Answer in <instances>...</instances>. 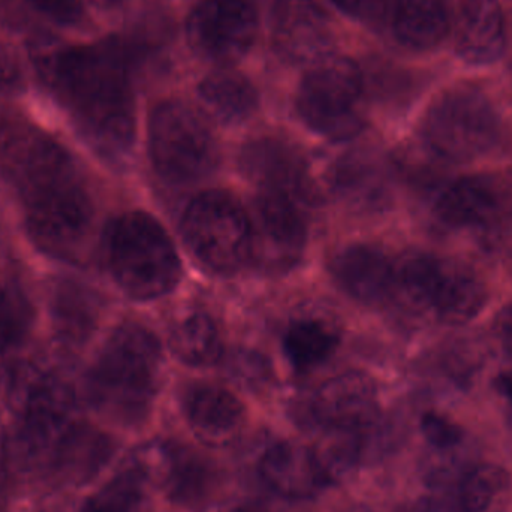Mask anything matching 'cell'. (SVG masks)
<instances>
[{
    "instance_id": "1",
    "label": "cell",
    "mask_w": 512,
    "mask_h": 512,
    "mask_svg": "<svg viewBox=\"0 0 512 512\" xmlns=\"http://www.w3.org/2000/svg\"><path fill=\"white\" fill-rule=\"evenodd\" d=\"M39 69L87 146L105 161L123 164L137 138L129 48L116 39L63 48L44 56Z\"/></svg>"
},
{
    "instance_id": "2",
    "label": "cell",
    "mask_w": 512,
    "mask_h": 512,
    "mask_svg": "<svg viewBox=\"0 0 512 512\" xmlns=\"http://www.w3.org/2000/svg\"><path fill=\"white\" fill-rule=\"evenodd\" d=\"M161 364L158 337L143 325L125 322L111 331L87 372V400L114 423H143L155 400Z\"/></svg>"
},
{
    "instance_id": "3",
    "label": "cell",
    "mask_w": 512,
    "mask_h": 512,
    "mask_svg": "<svg viewBox=\"0 0 512 512\" xmlns=\"http://www.w3.org/2000/svg\"><path fill=\"white\" fill-rule=\"evenodd\" d=\"M14 189L33 243L57 258L75 255L92 231L95 204L72 156L47 162Z\"/></svg>"
},
{
    "instance_id": "4",
    "label": "cell",
    "mask_w": 512,
    "mask_h": 512,
    "mask_svg": "<svg viewBox=\"0 0 512 512\" xmlns=\"http://www.w3.org/2000/svg\"><path fill=\"white\" fill-rule=\"evenodd\" d=\"M105 259L116 285L134 300H159L182 279L176 245L146 212L123 213L111 222L105 233Z\"/></svg>"
},
{
    "instance_id": "5",
    "label": "cell",
    "mask_w": 512,
    "mask_h": 512,
    "mask_svg": "<svg viewBox=\"0 0 512 512\" xmlns=\"http://www.w3.org/2000/svg\"><path fill=\"white\" fill-rule=\"evenodd\" d=\"M149 155L162 182L191 186L209 179L221 162L206 119L182 101L156 105L149 120Z\"/></svg>"
},
{
    "instance_id": "6",
    "label": "cell",
    "mask_w": 512,
    "mask_h": 512,
    "mask_svg": "<svg viewBox=\"0 0 512 512\" xmlns=\"http://www.w3.org/2000/svg\"><path fill=\"white\" fill-rule=\"evenodd\" d=\"M363 98V75L357 63L348 57L327 56L304 74L295 108L315 134L342 143L364 129Z\"/></svg>"
},
{
    "instance_id": "7",
    "label": "cell",
    "mask_w": 512,
    "mask_h": 512,
    "mask_svg": "<svg viewBox=\"0 0 512 512\" xmlns=\"http://www.w3.org/2000/svg\"><path fill=\"white\" fill-rule=\"evenodd\" d=\"M182 234L192 255L213 273L233 276L251 262V218L228 192L197 195L183 215Z\"/></svg>"
},
{
    "instance_id": "8",
    "label": "cell",
    "mask_w": 512,
    "mask_h": 512,
    "mask_svg": "<svg viewBox=\"0 0 512 512\" xmlns=\"http://www.w3.org/2000/svg\"><path fill=\"white\" fill-rule=\"evenodd\" d=\"M423 135L429 149L444 161L471 162L498 144L501 122L480 90L460 86L433 101L424 117Z\"/></svg>"
},
{
    "instance_id": "9",
    "label": "cell",
    "mask_w": 512,
    "mask_h": 512,
    "mask_svg": "<svg viewBox=\"0 0 512 512\" xmlns=\"http://www.w3.org/2000/svg\"><path fill=\"white\" fill-rule=\"evenodd\" d=\"M251 262L265 274L288 273L303 259L307 246L304 209L291 198L258 192L251 212Z\"/></svg>"
},
{
    "instance_id": "10",
    "label": "cell",
    "mask_w": 512,
    "mask_h": 512,
    "mask_svg": "<svg viewBox=\"0 0 512 512\" xmlns=\"http://www.w3.org/2000/svg\"><path fill=\"white\" fill-rule=\"evenodd\" d=\"M258 35V17L246 0H204L186 21V36L192 50L230 68L251 51Z\"/></svg>"
},
{
    "instance_id": "11",
    "label": "cell",
    "mask_w": 512,
    "mask_h": 512,
    "mask_svg": "<svg viewBox=\"0 0 512 512\" xmlns=\"http://www.w3.org/2000/svg\"><path fill=\"white\" fill-rule=\"evenodd\" d=\"M239 167L259 192L291 198L303 209H310L318 201L306 159L286 141L273 137L249 141L240 152Z\"/></svg>"
},
{
    "instance_id": "12",
    "label": "cell",
    "mask_w": 512,
    "mask_h": 512,
    "mask_svg": "<svg viewBox=\"0 0 512 512\" xmlns=\"http://www.w3.org/2000/svg\"><path fill=\"white\" fill-rule=\"evenodd\" d=\"M277 53L291 62H318L333 45L330 18L313 0H279L271 15Z\"/></svg>"
},
{
    "instance_id": "13",
    "label": "cell",
    "mask_w": 512,
    "mask_h": 512,
    "mask_svg": "<svg viewBox=\"0 0 512 512\" xmlns=\"http://www.w3.org/2000/svg\"><path fill=\"white\" fill-rule=\"evenodd\" d=\"M309 414L324 429L369 430L376 420L375 385L360 372L334 376L313 394Z\"/></svg>"
},
{
    "instance_id": "14",
    "label": "cell",
    "mask_w": 512,
    "mask_h": 512,
    "mask_svg": "<svg viewBox=\"0 0 512 512\" xmlns=\"http://www.w3.org/2000/svg\"><path fill=\"white\" fill-rule=\"evenodd\" d=\"M158 472L162 490L174 504L189 510L206 507L221 487V472L209 457L189 447H159Z\"/></svg>"
},
{
    "instance_id": "15",
    "label": "cell",
    "mask_w": 512,
    "mask_h": 512,
    "mask_svg": "<svg viewBox=\"0 0 512 512\" xmlns=\"http://www.w3.org/2000/svg\"><path fill=\"white\" fill-rule=\"evenodd\" d=\"M331 273L342 291L363 306H381L393 297L396 264L373 246L343 249L333 259Z\"/></svg>"
},
{
    "instance_id": "16",
    "label": "cell",
    "mask_w": 512,
    "mask_h": 512,
    "mask_svg": "<svg viewBox=\"0 0 512 512\" xmlns=\"http://www.w3.org/2000/svg\"><path fill=\"white\" fill-rule=\"evenodd\" d=\"M331 188L348 209L378 213L391 201L390 176L381 159L366 150H355L337 159L331 170Z\"/></svg>"
},
{
    "instance_id": "17",
    "label": "cell",
    "mask_w": 512,
    "mask_h": 512,
    "mask_svg": "<svg viewBox=\"0 0 512 512\" xmlns=\"http://www.w3.org/2000/svg\"><path fill=\"white\" fill-rule=\"evenodd\" d=\"M259 475L271 492L286 499H307L328 481L312 448L294 442L273 445L259 462Z\"/></svg>"
},
{
    "instance_id": "18",
    "label": "cell",
    "mask_w": 512,
    "mask_h": 512,
    "mask_svg": "<svg viewBox=\"0 0 512 512\" xmlns=\"http://www.w3.org/2000/svg\"><path fill=\"white\" fill-rule=\"evenodd\" d=\"M113 453L110 436L77 420L57 439L47 459L66 483L83 484L101 472Z\"/></svg>"
},
{
    "instance_id": "19",
    "label": "cell",
    "mask_w": 512,
    "mask_h": 512,
    "mask_svg": "<svg viewBox=\"0 0 512 512\" xmlns=\"http://www.w3.org/2000/svg\"><path fill=\"white\" fill-rule=\"evenodd\" d=\"M489 300V289L471 268L439 259L433 285L430 313L448 325L468 324L477 318Z\"/></svg>"
},
{
    "instance_id": "20",
    "label": "cell",
    "mask_w": 512,
    "mask_h": 512,
    "mask_svg": "<svg viewBox=\"0 0 512 512\" xmlns=\"http://www.w3.org/2000/svg\"><path fill=\"white\" fill-rule=\"evenodd\" d=\"M505 18L498 0H466L456 23V51L472 65H489L504 54Z\"/></svg>"
},
{
    "instance_id": "21",
    "label": "cell",
    "mask_w": 512,
    "mask_h": 512,
    "mask_svg": "<svg viewBox=\"0 0 512 512\" xmlns=\"http://www.w3.org/2000/svg\"><path fill=\"white\" fill-rule=\"evenodd\" d=\"M501 197L483 177H462L444 189L435 203V215L453 228L478 227L498 213Z\"/></svg>"
},
{
    "instance_id": "22",
    "label": "cell",
    "mask_w": 512,
    "mask_h": 512,
    "mask_svg": "<svg viewBox=\"0 0 512 512\" xmlns=\"http://www.w3.org/2000/svg\"><path fill=\"white\" fill-rule=\"evenodd\" d=\"M189 424L200 435L219 439L236 432L245 420V406L227 388L216 384H195L183 397Z\"/></svg>"
},
{
    "instance_id": "23",
    "label": "cell",
    "mask_w": 512,
    "mask_h": 512,
    "mask_svg": "<svg viewBox=\"0 0 512 512\" xmlns=\"http://www.w3.org/2000/svg\"><path fill=\"white\" fill-rule=\"evenodd\" d=\"M198 96L204 110L222 125H242L254 116L258 108V93L254 84L230 68H221L207 75Z\"/></svg>"
},
{
    "instance_id": "24",
    "label": "cell",
    "mask_w": 512,
    "mask_h": 512,
    "mask_svg": "<svg viewBox=\"0 0 512 512\" xmlns=\"http://www.w3.org/2000/svg\"><path fill=\"white\" fill-rule=\"evenodd\" d=\"M390 21L405 47L430 50L450 32V8L447 0H397Z\"/></svg>"
},
{
    "instance_id": "25",
    "label": "cell",
    "mask_w": 512,
    "mask_h": 512,
    "mask_svg": "<svg viewBox=\"0 0 512 512\" xmlns=\"http://www.w3.org/2000/svg\"><path fill=\"white\" fill-rule=\"evenodd\" d=\"M511 501V475L495 463L469 466L454 484L456 512H507Z\"/></svg>"
},
{
    "instance_id": "26",
    "label": "cell",
    "mask_w": 512,
    "mask_h": 512,
    "mask_svg": "<svg viewBox=\"0 0 512 512\" xmlns=\"http://www.w3.org/2000/svg\"><path fill=\"white\" fill-rule=\"evenodd\" d=\"M171 351L182 363L207 367L219 363L224 355V340L213 316L195 310L180 318L171 328Z\"/></svg>"
},
{
    "instance_id": "27",
    "label": "cell",
    "mask_w": 512,
    "mask_h": 512,
    "mask_svg": "<svg viewBox=\"0 0 512 512\" xmlns=\"http://www.w3.org/2000/svg\"><path fill=\"white\" fill-rule=\"evenodd\" d=\"M339 342V334L327 322L301 319L286 331L283 349L297 372H307L327 361Z\"/></svg>"
},
{
    "instance_id": "28",
    "label": "cell",
    "mask_w": 512,
    "mask_h": 512,
    "mask_svg": "<svg viewBox=\"0 0 512 512\" xmlns=\"http://www.w3.org/2000/svg\"><path fill=\"white\" fill-rule=\"evenodd\" d=\"M367 430L324 429V435L312 447L328 484L351 474L363 457Z\"/></svg>"
},
{
    "instance_id": "29",
    "label": "cell",
    "mask_w": 512,
    "mask_h": 512,
    "mask_svg": "<svg viewBox=\"0 0 512 512\" xmlns=\"http://www.w3.org/2000/svg\"><path fill=\"white\" fill-rule=\"evenodd\" d=\"M143 466L123 469L86 499L80 512H134L144 495Z\"/></svg>"
},
{
    "instance_id": "30",
    "label": "cell",
    "mask_w": 512,
    "mask_h": 512,
    "mask_svg": "<svg viewBox=\"0 0 512 512\" xmlns=\"http://www.w3.org/2000/svg\"><path fill=\"white\" fill-rule=\"evenodd\" d=\"M35 309L26 292L14 283L0 280V351L18 348L29 336Z\"/></svg>"
},
{
    "instance_id": "31",
    "label": "cell",
    "mask_w": 512,
    "mask_h": 512,
    "mask_svg": "<svg viewBox=\"0 0 512 512\" xmlns=\"http://www.w3.org/2000/svg\"><path fill=\"white\" fill-rule=\"evenodd\" d=\"M54 316L66 339L81 342L95 327V304L78 286L63 285L54 295Z\"/></svg>"
},
{
    "instance_id": "32",
    "label": "cell",
    "mask_w": 512,
    "mask_h": 512,
    "mask_svg": "<svg viewBox=\"0 0 512 512\" xmlns=\"http://www.w3.org/2000/svg\"><path fill=\"white\" fill-rule=\"evenodd\" d=\"M230 372L236 381L248 388L262 387L270 381V364L255 351H237L230 358Z\"/></svg>"
},
{
    "instance_id": "33",
    "label": "cell",
    "mask_w": 512,
    "mask_h": 512,
    "mask_svg": "<svg viewBox=\"0 0 512 512\" xmlns=\"http://www.w3.org/2000/svg\"><path fill=\"white\" fill-rule=\"evenodd\" d=\"M345 14L363 21L379 24L391 20L397 0H331Z\"/></svg>"
},
{
    "instance_id": "34",
    "label": "cell",
    "mask_w": 512,
    "mask_h": 512,
    "mask_svg": "<svg viewBox=\"0 0 512 512\" xmlns=\"http://www.w3.org/2000/svg\"><path fill=\"white\" fill-rule=\"evenodd\" d=\"M423 432L426 438L441 450L453 448L462 438V432L451 421L435 414H427L423 418Z\"/></svg>"
},
{
    "instance_id": "35",
    "label": "cell",
    "mask_w": 512,
    "mask_h": 512,
    "mask_svg": "<svg viewBox=\"0 0 512 512\" xmlns=\"http://www.w3.org/2000/svg\"><path fill=\"white\" fill-rule=\"evenodd\" d=\"M29 2L59 23H77L83 15L81 0H29Z\"/></svg>"
},
{
    "instance_id": "36",
    "label": "cell",
    "mask_w": 512,
    "mask_h": 512,
    "mask_svg": "<svg viewBox=\"0 0 512 512\" xmlns=\"http://www.w3.org/2000/svg\"><path fill=\"white\" fill-rule=\"evenodd\" d=\"M21 81V68L14 54L0 42V93L17 89Z\"/></svg>"
},
{
    "instance_id": "37",
    "label": "cell",
    "mask_w": 512,
    "mask_h": 512,
    "mask_svg": "<svg viewBox=\"0 0 512 512\" xmlns=\"http://www.w3.org/2000/svg\"><path fill=\"white\" fill-rule=\"evenodd\" d=\"M496 336L501 340L502 346L505 351L512 354V303L499 312L496 318Z\"/></svg>"
},
{
    "instance_id": "38",
    "label": "cell",
    "mask_w": 512,
    "mask_h": 512,
    "mask_svg": "<svg viewBox=\"0 0 512 512\" xmlns=\"http://www.w3.org/2000/svg\"><path fill=\"white\" fill-rule=\"evenodd\" d=\"M6 457H8V438H6L5 429H3L2 423H0V472L3 471Z\"/></svg>"
},
{
    "instance_id": "39",
    "label": "cell",
    "mask_w": 512,
    "mask_h": 512,
    "mask_svg": "<svg viewBox=\"0 0 512 512\" xmlns=\"http://www.w3.org/2000/svg\"><path fill=\"white\" fill-rule=\"evenodd\" d=\"M225 512H265V511L259 510V508H256V507H249V505H243V507L231 508V510H228Z\"/></svg>"
}]
</instances>
